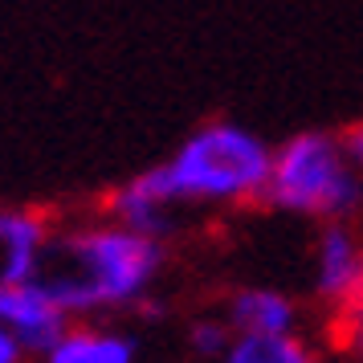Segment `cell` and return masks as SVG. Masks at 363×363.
I'll return each mask as SVG.
<instances>
[{"mask_svg":"<svg viewBox=\"0 0 363 363\" xmlns=\"http://www.w3.org/2000/svg\"><path fill=\"white\" fill-rule=\"evenodd\" d=\"M274 151L262 135L237 123H204L184 139L176 155L118 184L106 213L135 233L164 241L176 229V204H241L262 200Z\"/></svg>","mask_w":363,"mask_h":363,"instance_id":"1","label":"cell"},{"mask_svg":"<svg viewBox=\"0 0 363 363\" xmlns=\"http://www.w3.org/2000/svg\"><path fill=\"white\" fill-rule=\"evenodd\" d=\"M164 269V241L127 225H86L50 241L37 278L50 286L69 318L135 311Z\"/></svg>","mask_w":363,"mask_h":363,"instance_id":"2","label":"cell"},{"mask_svg":"<svg viewBox=\"0 0 363 363\" xmlns=\"http://www.w3.org/2000/svg\"><path fill=\"white\" fill-rule=\"evenodd\" d=\"M363 172L351 164L343 135H290L269 164L262 204L314 220H351L363 208Z\"/></svg>","mask_w":363,"mask_h":363,"instance_id":"3","label":"cell"},{"mask_svg":"<svg viewBox=\"0 0 363 363\" xmlns=\"http://www.w3.org/2000/svg\"><path fill=\"white\" fill-rule=\"evenodd\" d=\"M0 323L17 335L25 355H45L74 323L41 278L0 281Z\"/></svg>","mask_w":363,"mask_h":363,"instance_id":"4","label":"cell"},{"mask_svg":"<svg viewBox=\"0 0 363 363\" xmlns=\"http://www.w3.org/2000/svg\"><path fill=\"white\" fill-rule=\"evenodd\" d=\"M363 290V241L347 220H327L314 245V294L327 306H347Z\"/></svg>","mask_w":363,"mask_h":363,"instance_id":"5","label":"cell"},{"mask_svg":"<svg viewBox=\"0 0 363 363\" xmlns=\"http://www.w3.org/2000/svg\"><path fill=\"white\" fill-rule=\"evenodd\" d=\"M53 233L41 213L0 208V281H29L41 274Z\"/></svg>","mask_w":363,"mask_h":363,"instance_id":"6","label":"cell"},{"mask_svg":"<svg viewBox=\"0 0 363 363\" xmlns=\"http://www.w3.org/2000/svg\"><path fill=\"white\" fill-rule=\"evenodd\" d=\"M225 318L237 335H294L298 302L274 286H241L225 302Z\"/></svg>","mask_w":363,"mask_h":363,"instance_id":"7","label":"cell"},{"mask_svg":"<svg viewBox=\"0 0 363 363\" xmlns=\"http://www.w3.org/2000/svg\"><path fill=\"white\" fill-rule=\"evenodd\" d=\"M41 363H139L135 335L99 323H69L66 335L41 355Z\"/></svg>","mask_w":363,"mask_h":363,"instance_id":"8","label":"cell"},{"mask_svg":"<svg viewBox=\"0 0 363 363\" xmlns=\"http://www.w3.org/2000/svg\"><path fill=\"white\" fill-rule=\"evenodd\" d=\"M220 363H314L298 335H237Z\"/></svg>","mask_w":363,"mask_h":363,"instance_id":"9","label":"cell"},{"mask_svg":"<svg viewBox=\"0 0 363 363\" xmlns=\"http://www.w3.org/2000/svg\"><path fill=\"white\" fill-rule=\"evenodd\" d=\"M233 339H237V330L229 327V318H196L188 327V351L196 359H225Z\"/></svg>","mask_w":363,"mask_h":363,"instance_id":"10","label":"cell"},{"mask_svg":"<svg viewBox=\"0 0 363 363\" xmlns=\"http://www.w3.org/2000/svg\"><path fill=\"white\" fill-rule=\"evenodd\" d=\"M343 311H347V343L363 355V290L347 302Z\"/></svg>","mask_w":363,"mask_h":363,"instance_id":"11","label":"cell"},{"mask_svg":"<svg viewBox=\"0 0 363 363\" xmlns=\"http://www.w3.org/2000/svg\"><path fill=\"white\" fill-rule=\"evenodd\" d=\"M25 359V347L17 343V335L0 323V363H21Z\"/></svg>","mask_w":363,"mask_h":363,"instance_id":"12","label":"cell"},{"mask_svg":"<svg viewBox=\"0 0 363 363\" xmlns=\"http://www.w3.org/2000/svg\"><path fill=\"white\" fill-rule=\"evenodd\" d=\"M343 147H347V155H351V164L363 172V123H355L351 131H343Z\"/></svg>","mask_w":363,"mask_h":363,"instance_id":"13","label":"cell"}]
</instances>
